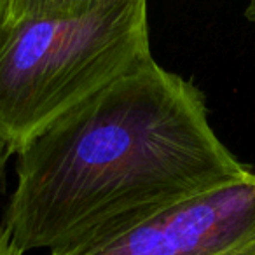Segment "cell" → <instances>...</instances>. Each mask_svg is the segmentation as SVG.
<instances>
[{
    "mask_svg": "<svg viewBox=\"0 0 255 255\" xmlns=\"http://www.w3.org/2000/svg\"><path fill=\"white\" fill-rule=\"evenodd\" d=\"M152 58L147 0H100L67 18L0 19V138L12 152Z\"/></svg>",
    "mask_w": 255,
    "mask_h": 255,
    "instance_id": "7a4b0ae2",
    "label": "cell"
},
{
    "mask_svg": "<svg viewBox=\"0 0 255 255\" xmlns=\"http://www.w3.org/2000/svg\"><path fill=\"white\" fill-rule=\"evenodd\" d=\"M100 0H9L4 19L21 21L37 18H67L95 7Z\"/></svg>",
    "mask_w": 255,
    "mask_h": 255,
    "instance_id": "277c9868",
    "label": "cell"
},
{
    "mask_svg": "<svg viewBox=\"0 0 255 255\" xmlns=\"http://www.w3.org/2000/svg\"><path fill=\"white\" fill-rule=\"evenodd\" d=\"M12 154L14 152H12L11 147L0 138V184H2V178H4V171H5V166H7V161Z\"/></svg>",
    "mask_w": 255,
    "mask_h": 255,
    "instance_id": "8992f818",
    "label": "cell"
},
{
    "mask_svg": "<svg viewBox=\"0 0 255 255\" xmlns=\"http://www.w3.org/2000/svg\"><path fill=\"white\" fill-rule=\"evenodd\" d=\"M4 227L23 252H58L248 170L210 126L205 96L156 60L133 68L16 150Z\"/></svg>",
    "mask_w": 255,
    "mask_h": 255,
    "instance_id": "6da1fadb",
    "label": "cell"
},
{
    "mask_svg": "<svg viewBox=\"0 0 255 255\" xmlns=\"http://www.w3.org/2000/svg\"><path fill=\"white\" fill-rule=\"evenodd\" d=\"M222 255H255V241L254 243L243 245V247H238L234 250H229Z\"/></svg>",
    "mask_w": 255,
    "mask_h": 255,
    "instance_id": "52a82bcc",
    "label": "cell"
},
{
    "mask_svg": "<svg viewBox=\"0 0 255 255\" xmlns=\"http://www.w3.org/2000/svg\"><path fill=\"white\" fill-rule=\"evenodd\" d=\"M9 0H0V19L5 16V9H7Z\"/></svg>",
    "mask_w": 255,
    "mask_h": 255,
    "instance_id": "9c48e42d",
    "label": "cell"
},
{
    "mask_svg": "<svg viewBox=\"0 0 255 255\" xmlns=\"http://www.w3.org/2000/svg\"><path fill=\"white\" fill-rule=\"evenodd\" d=\"M0 255H25L12 241L11 234L4 227V224H0Z\"/></svg>",
    "mask_w": 255,
    "mask_h": 255,
    "instance_id": "5b68a950",
    "label": "cell"
},
{
    "mask_svg": "<svg viewBox=\"0 0 255 255\" xmlns=\"http://www.w3.org/2000/svg\"><path fill=\"white\" fill-rule=\"evenodd\" d=\"M255 241V173L49 255H222Z\"/></svg>",
    "mask_w": 255,
    "mask_h": 255,
    "instance_id": "3957f363",
    "label": "cell"
},
{
    "mask_svg": "<svg viewBox=\"0 0 255 255\" xmlns=\"http://www.w3.org/2000/svg\"><path fill=\"white\" fill-rule=\"evenodd\" d=\"M247 16L255 21V0H248V7H247Z\"/></svg>",
    "mask_w": 255,
    "mask_h": 255,
    "instance_id": "ba28073f",
    "label": "cell"
}]
</instances>
